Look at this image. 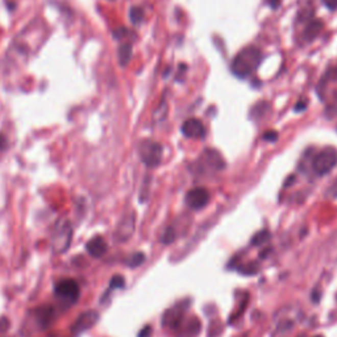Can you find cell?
Returning <instances> with one entry per match:
<instances>
[{"mask_svg": "<svg viewBox=\"0 0 337 337\" xmlns=\"http://www.w3.org/2000/svg\"><path fill=\"white\" fill-rule=\"evenodd\" d=\"M98 320H99V314H98L97 311H94V309L81 314L79 318L77 319L74 324H73V333H74L75 336H78V334L88 331L90 328H92L97 324Z\"/></svg>", "mask_w": 337, "mask_h": 337, "instance_id": "9c48e42d", "label": "cell"}, {"mask_svg": "<svg viewBox=\"0 0 337 337\" xmlns=\"http://www.w3.org/2000/svg\"><path fill=\"white\" fill-rule=\"evenodd\" d=\"M162 243L163 244H172L173 241L175 240V231L173 228H167L165 232H163L162 236Z\"/></svg>", "mask_w": 337, "mask_h": 337, "instance_id": "d6986e66", "label": "cell"}, {"mask_svg": "<svg viewBox=\"0 0 337 337\" xmlns=\"http://www.w3.org/2000/svg\"><path fill=\"white\" fill-rule=\"evenodd\" d=\"M134 228H136V215L134 212H129L122 219L115 232V238L120 243H125L133 236Z\"/></svg>", "mask_w": 337, "mask_h": 337, "instance_id": "52a82bcc", "label": "cell"}, {"mask_svg": "<svg viewBox=\"0 0 337 337\" xmlns=\"http://www.w3.org/2000/svg\"><path fill=\"white\" fill-rule=\"evenodd\" d=\"M79 294H81V290H79L78 283L70 278L62 279L56 286V297L65 304H73L77 302Z\"/></svg>", "mask_w": 337, "mask_h": 337, "instance_id": "5b68a950", "label": "cell"}, {"mask_svg": "<svg viewBox=\"0 0 337 337\" xmlns=\"http://www.w3.org/2000/svg\"><path fill=\"white\" fill-rule=\"evenodd\" d=\"M337 165V149L327 147L315 156L312 161L314 172L318 175H325Z\"/></svg>", "mask_w": 337, "mask_h": 337, "instance_id": "3957f363", "label": "cell"}, {"mask_svg": "<svg viewBox=\"0 0 337 337\" xmlns=\"http://www.w3.org/2000/svg\"><path fill=\"white\" fill-rule=\"evenodd\" d=\"M73 237L71 225L67 220H60L57 223L52 237V247L56 253H65L69 249Z\"/></svg>", "mask_w": 337, "mask_h": 337, "instance_id": "7a4b0ae2", "label": "cell"}, {"mask_svg": "<svg viewBox=\"0 0 337 337\" xmlns=\"http://www.w3.org/2000/svg\"><path fill=\"white\" fill-rule=\"evenodd\" d=\"M129 17H131V21L133 22L134 25H138L142 19H144V11L138 8V7H133L129 12Z\"/></svg>", "mask_w": 337, "mask_h": 337, "instance_id": "2e32d148", "label": "cell"}, {"mask_svg": "<svg viewBox=\"0 0 337 337\" xmlns=\"http://www.w3.org/2000/svg\"><path fill=\"white\" fill-rule=\"evenodd\" d=\"M323 3L327 6L328 10H331V11L337 10V0H323Z\"/></svg>", "mask_w": 337, "mask_h": 337, "instance_id": "7402d4cb", "label": "cell"}, {"mask_svg": "<svg viewBox=\"0 0 337 337\" xmlns=\"http://www.w3.org/2000/svg\"><path fill=\"white\" fill-rule=\"evenodd\" d=\"M200 166L204 168H211L213 172H220L225 168V161L223 156L215 149H206L199 158Z\"/></svg>", "mask_w": 337, "mask_h": 337, "instance_id": "ba28073f", "label": "cell"}, {"mask_svg": "<svg viewBox=\"0 0 337 337\" xmlns=\"http://www.w3.org/2000/svg\"><path fill=\"white\" fill-rule=\"evenodd\" d=\"M7 147V138L4 137L3 134H0V150L6 149Z\"/></svg>", "mask_w": 337, "mask_h": 337, "instance_id": "d4e9b609", "label": "cell"}, {"mask_svg": "<svg viewBox=\"0 0 337 337\" xmlns=\"http://www.w3.org/2000/svg\"><path fill=\"white\" fill-rule=\"evenodd\" d=\"M132 54H133V50H132L131 44H123L122 46L117 50V58H119L120 66L125 67L128 66L129 62L132 60Z\"/></svg>", "mask_w": 337, "mask_h": 337, "instance_id": "4fadbf2b", "label": "cell"}, {"mask_svg": "<svg viewBox=\"0 0 337 337\" xmlns=\"http://www.w3.org/2000/svg\"><path fill=\"white\" fill-rule=\"evenodd\" d=\"M323 31V21L320 20H314V21L309 22L308 25L304 29V33H303V37L306 41H312L320 35V32Z\"/></svg>", "mask_w": 337, "mask_h": 337, "instance_id": "7c38bea8", "label": "cell"}, {"mask_svg": "<svg viewBox=\"0 0 337 337\" xmlns=\"http://www.w3.org/2000/svg\"><path fill=\"white\" fill-rule=\"evenodd\" d=\"M152 336V328L149 325H147L145 328H142L138 333V337H150Z\"/></svg>", "mask_w": 337, "mask_h": 337, "instance_id": "603a6c76", "label": "cell"}, {"mask_svg": "<svg viewBox=\"0 0 337 337\" xmlns=\"http://www.w3.org/2000/svg\"><path fill=\"white\" fill-rule=\"evenodd\" d=\"M124 284H125L124 277H122V275H115V277L111 279V282H109V288H111V290H115V288H123L124 287Z\"/></svg>", "mask_w": 337, "mask_h": 337, "instance_id": "ac0fdd59", "label": "cell"}, {"mask_svg": "<svg viewBox=\"0 0 337 337\" xmlns=\"http://www.w3.org/2000/svg\"><path fill=\"white\" fill-rule=\"evenodd\" d=\"M141 161L148 167H157L162 161V147L152 140H144L138 147Z\"/></svg>", "mask_w": 337, "mask_h": 337, "instance_id": "277c9868", "label": "cell"}, {"mask_svg": "<svg viewBox=\"0 0 337 337\" xmlns=\"http://www.w3.org/2000/svg\"><path fill=\"white\" fill-rule=\"evenodd\" d=\"M209 199H211L209 191L204 187L191 188L186 195V203L191 209H195V211L204 208L209 203Z\"/></svg>", "mask_w": 337, "mask_h": 337, "instance_id": "8992f818", "label": "cell"}, {"mask_svg": "<svg viewBox=\"0 0 337 337\" xmlns=\"http://www.w3.org/2000/svg\"><path fill=\"white\" fill-rule=\"evenodd\" d=\"M10 328V320L7 318H0V334L8 331Z\"/></svg>", "mask_w": 337, "mask_h": 337, "instance_id": "ffe728a7", "label": "cell"}, {"mask_svg": "<svg viewBox=\"0 0 337 337\" xmlns=\"http://www.w3.org/2000/svg\"><path fill=\"white\" fill-rule=\"evenodd\" d=\"M52 316H53V309H52V307L44 306L38 309V322H40V324L44 328H46V325L52 322Z\"/></svg>", "mask_w": 337, "mask_h": 337, "instance_id": "5bb4252c", "label": "cell"}, {"mask_svg": "<svg viewBox=\"0 0 337 337\" xmlns=\"http://www.w3.org/2000/svg\"><path fill=\"white\" fill-rule=\"evenodd\" d=\"M145 261V254L141 252L133 253L128 259H127V265L129 268H138L140 265H142Z\"/></svg>", "mask_w": 337, "mask_h": 337, "instance_id": "9a60e30c", "label": "cell"}, {"mask_svg": "<svg viewBox=\"0 0 337 337\" xmlns=\"http://www.w3.org/2000/svg\"><path fill=\"white\" fill-rule=\"evenodd\" d=\"M262 61V53L256 46H247L240 50L232 61L231 70L236 77L245 79L256 71Z\"/></svg>", "mask_w": 337, "mask_h": 337, "instance_id": "6da1fadb", "label": "cell"}, {"mask_svg": "<svg viewBox=\"0 0 337 337\" xmlns=\"http://www.w3.org/2000/svg\"><path fill=\"white\" fill-rule=\"evenodd\" d=\"M315 337H323V336H315Z\"/></svg>", "mask_w": 337, "mask_h": 337, "instance_id": "4316f807", "label": "cell"}, {"mask_svg": "<svg viewBox=\"0 0 337 337\" xmlns=\"http://www.w3.org/2000/svg\"><path fill=\"white\" fill-rule=\"evenodd\" d=\"M307 108V100L306 99H302L298 102V104L295 106V111L297 112H299V111H303V109Z\"/></svg>", "mask_w": 337, "mask_h": 337, "instance_id": "cb8c5ba5", "label": "cell"}, {"mask_svg": "<svg viewBox=\"0 0 337 337\" xmlns=\"http://www.w3.org/2000/svg\"><path fill=\"white\" fill-rule=\"evenodd\" d=\"M266 2H268V3L270 4V6H272L273 8H277V7L279 6V4H281L282 0H266Z\"/></svg>", "mask_w": 337, "mask_h": 337, "instance_id": "484cf974", "label": "cell"}, {"mask_svg": "<svg viewBox=\"0 0 337 337\" xmlns=\"http://www.w3.org/2000/svg\"><path fill=\"white\" fill-rule=\"evenodd\" d=\"M269 237H270V233L268 231H261L257 234H254V237L252 238V244L253 245H261V244L266 243Z\"/></svg>", "mask_w": 337, "mask_h": 337, "instance_id": "e0dca14e", "label": "cell"}, {"mask_svg": "<svg viewBox=\"0 0 337 337\" xmlns=\"http://www.w3.org/2000/svg\"><path fill=\"white\" fill-rule=\"evenodd\" d=\"M181 131L184 137L187 138H203L206 136V129H204L203 123L200 122L199 119H195V117L186 120L182 124Z\"/></svg>", "mask_w": 337, "mask_h": 337, "instance_id": "30bf717a", "label": "cell"}, {"mask_svg": "<svg viewBox=\"0 0 337 337\" xmlns=\"http://www.w3.org/2000/svg\"><path fill=\"white\" fill-rule=\"evenodd\" d=\"M263 138H265V140L272 141V142H274V141L278 138V133L274 131H268L265 133V136H263Z\"/></svg>", "mask_w": 337, "mask_h": 337, "instance_id": "44dd1931", "label": "cell"}, {"mask_svg": "<svg viewBox=\"0 0 337 337\" xmlns=\"http://www.w3.org/2000/svg\"><path fill=\"white\" fill-rule=\"evenodd\" d=\"M86 249H87L88 254L91 257L100 258V257L106 254L108 247H107V243L102 236H95V237H92L88 241L87 245H86Z\"/></svg>", "mask_w": 337, "mask_h": 337, "instance_id": "8fae6325", "label": "cell"}]
</instances>
